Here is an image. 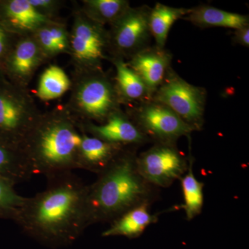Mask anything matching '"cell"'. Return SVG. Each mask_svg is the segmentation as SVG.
<instances>
[{
  "label": "cell",
  "instance_id": "cell-14",
  "mask_svg": "<svg viewBox=\"0 0 249 249\" xmlns=\"http://www.w3.org/2000/svg\"><path fill=\"white\" fill-rule=\"evenodd\" d=\"M182 19L201 29L223 27L236 30L249 26L248 15L228 12L209 5L191 8V12Z\"/></svg>",
  "mask_w": 249,
  "mask_h": 249
},
{
  "label": "cell",
  "instance_id": "cell-8",
  "mask_svg": "<svg viewBox=\"0 0 249 249\" xmlns=\"http://www.w3.org/2000/svg\"><path fill=\"white\" fill-rule=\"evenodd\" d=\"M118 93L106 78L96 77L82 85L78 95L80 109L89 119L104 122L117 105Z\"/></svg>",
  "mask_w": 249,
  "mask_h": 249
},
{
  "label": "cell",
  "instance_id": "cell-23",
  "mask_svg": "<svg viewBox=\"0 0 249 249\" xmlns=\"http://www.w3.org/2000/svg\"><path fill=\"white\" fill-rule=\"evenodd\" d=\"M37 38L41 47L48 53H58V47L49 34L48 27L41 28L37 32Z\"/></svg>",
  "mask_w": 249,
  "mask_h": 249
},
{
  "label": "cell",
  "instance_id": "cell-6",
  "mask_svg": "<svg viewBox=\"0 0 249 249\" xmlns=\"http://www.w3.org/2000/svg\"><path fill=\"white\" fill-rule=\"evenodd\" d=\"M191 157L180 151L177 144L153 143L137 155V170L152 186L168 188L186 173Z\"/></svg>",
  "mask_w": 249,
  "mask_h": 249
},
{
  "label": "cell",
  "instance_id": "cell-7",
  "mask_svg": "<svg viewBox=\"0 0 249 249\" xmlns=\"http://www.w3.org/2000/svg\"><path fill=\"white\" fill-rule=\"evenodd\" d=\"M152 8L147 5L129 7L112 24L108 37L119 55L132 58L150 46L152 38L150 29Z\"/></svg>",
  "mask_w": 249,
  "mask_h": 249
},
{
  "label": "cell",
  "instance_id": "cell-11",
  "mask_svg": "<svg viewBox=\"0 0 249 249\" xmlns=\"http://www.w3.org/2000/svg\"><path fill=\"white\" fill-rule=\"evenodd\" d=\"M109 38L102 25L94 21L80 20L76 23L72 35L73 53L80 61L97 65L104 58Z\"/></svg>",
  "mask_w": 249,
  "mask_h": 249
},
{
  "label": "cell",
  "instance_id": "cell-2",
  "mask_svg": "<svg viewBox=\"0 0 249 249\" xmlns=\"http://www.w3.org/2000/svg\"><path fill=\"white\" fill-rule=\"evenodd\" d=\"M137 155L124 148L91 184L88 185V225L112 222L139 205H151L160 188L147 182L137 167Z\"/></svg>",
  "mask_w": 249,
  "mask_h": 249
},
{
  "label": "cell",
  "instance_id": "cell-9",
  "mask_svg": "<svg viewBox=\"0 0 249 249\" xmlns=\"http://www.w3.org/2000/svg\"><path fill=\"white\" fill-rule=\"evenodd\" d=\"M87 129L93 137L123 147H134L150 142L129 116L114 111L101 124H89Z\"/></svg>",
  "mask_w": 249,
  "mask_h": 249
},
{
  "label": "cell",
  "instance_id": "cell-12",
  "mask_svg": "<svg viewBox=\"0 0 249 249\" xmlns=\"http://www.w3.org/2000/svg\"><path fill=\"white\" fill-rule=\"evenodd\" d=\"M125 147L83 134L79 150V169L98 175L104 171Z\"/></svg>",
  "mask_w": 249,
  "mask_h": 249
},
{
  "label": "cell",
  "instance_id": "cell-16",
  "mask_svg": "<svg viewBox=\"0 0 249 249\" xmlns=\"http://www.w3.org/2000/svg\"><path fill=\"white\" fill-rule=\"evenodd\" d=\"M118 94L128 102L139 103L152 100L146 85L141 77L124 60L117 59L115 62Z\"/></svg>",
  "mask_w": 249,
  "mask_h": 249
},
{
  "label": "cell",
  "instance_id": "cell-25",
  "mask_svg": "<svg viewBox=\"0 0 249 249\" xmlns=\"http://www.w3.org/2000/svg\"><path fill=\"white\" fill-rule=\"evenodd\" d=\"M232 42L236 45L249 47V26L236 29L232 37Z\"/></svg>",
  "mask_w": 249,
  "mask_h": 249
},
{
  "label": "cell",
  "instance_id": "cell-18",
  "mask_svg": "<svg viewBox=\"0 0 249 249\" xmlns=\"http://www.w3.org/2000/svg\"><path fill=\"white\" fill-rule=\"evenodd\" d=\"M6 13L11 23L23 30L37 29L47 22V18L37 11L29 0L10 1Z\"/></svg>",
  "mask_w": 249,
  "mask_h": 249
},
{
  "label": "cell",
  "instance_id": "cell-22",
  "mask_svg": "<svg viewBox=\"0 0 249 249\" xmlns=\"http://www.w3.org/2000/svg\"><path fill=\"white\" fill-rule=\"evenodd\" d=\"M15 183L0 178V215L17 219L27 197L18 195L14 189Z\"/></svg>",
  "mask_w": 249,
  "mask_h": 249
},
{
  "label": "cell",
  "instance_id": "cell-13",
  "mask_svg": "<svg viewBox=\"0 0 249 249\" xmlns=\"http://www.w3.org/2000/svg\"><path fill=\"white\" fill-rule=\"evenodd\" d=\"M150 206L144 204L129 210L109 224V228L103 232V237H139L147 227L158 222L157 214L150 212Z\"/></svg>",
  "mask_w": 249,
  "mask_h": 249
},
{
  "label": "cell",
  "instance_id": "cell-1",
  "mask_svg": "<svg viewBox=\"0 0 249 249\" xmlns=\"http://www.w3.org/2000/svg\"><path fill=\"white\" fill-rule=\"evenodd\" d=\"M47 179L43 191L27 197L16 222L24 233L44 245H70L88 227V185L73 172Z\"/></svg>",
  "mask_w": 249,
  "mask_h": 249
},
{
  "label": "cell",
  "instance_id": "cell-15",
  "mask_svg": "<svg viewBox=\"0 0 249 249\" xmlns=\"http://www.w3.org/2000/svg\"><path fill=\"white\" fill-rule=\"evenodd\" d=\"M191 9L175 8L157 3L150 14V29L155 45L164 49L168 34L174 23L182 19L191 12Z\"/></svg>",
  "mask_w": 249,
  "mask_h": 249
},
{
  "label": "cell",
  "instance_id": "cell-26",
  "mask_svg": "<svg viewBox=\"0 0 249 249\" xmlns=\"http://www.w3.org/2000/svg\"><path fill=\"white\" fill-rule=\"evenodd\" d=\"M29 1L38 11L40 9H50L54 4L53 1L49 0H29Z\"/></svg>",
  "mask_w": 249,
  "mask_h": 249
},
{
  "label": "cell",
  "instance_id": "cell-19",
  "mask_svg": "<svg viewBox=\"0 0 249 249\" xmlns=\"http://www.w3.org/2000/svg\"><path fill=\"white\" fill-rule=\"evenodd\" d=\"M70 81L60 67L51 66L44 71L39 83L37 94L45 101L55 99L69 89Z\"/></svg>",
  "mask_w": 249,
  "mask_h": 249
},
{
  "label": "cell",
  "instance_id": "cell-20",
  "mask_svg": "<svg viewBox=\"0 0 249 249\" xmlns=\"http://www.w3.org/2000/svg\"><path fill=\"white\" fill-rule=\"evenodd\" d=\"M91 20L98 24H113L129 8L124 0H90L85 1Z\"/></svg>",
  "mask_w": 249,
  "mask_h": 249
},
{
  "label": "cell",
  "instance_id": "cell-21",
  "mask_svg": "<svg viewBox=\"0 0 249 249\" xmlns=\"http://www.w3.org/2000/svg\"><path fill=\"white\" fill-rule=\"evenodd\" d=\"M38 60V48L34 41H22L15 50L11 66L16 74L29 76L35 68Z\"/></svg>",
  "mask_w": 249,
  "mask_h": 249
},
{
  "label": "cell",
  "instance_id": "cell-27",
  "mask_svg": "<svg viewBox=\"0 0 249 249\" xmlns=\"http://www.w3.org/2000/svg\"><path fill=\"white\" fill-rule=\"evenodd\" d=\"M5 42H6V35H5L4 30L0 27V55L4 52Z\"/></svg>",
  "mask_w": 249,
  "mask_h": 249
},
{
  "label": "cell",
  "instance_id": "cell-3",
  "mask_svg": "<svg viewBox=\"0 0 249 249\" xmlns=\"http://www.w3.org/2000/svg\"><path fill=\"white\" fill-rule=\"evenodd\" d=\"M83 134L65 119L35 122L20 145L33 175L52 178L79 169Z\"/></svg>",
  "mask_w": 249,
  "mask_h": 249
},
{
  "label": "cell",
  "instance_id": "cell-17",
  "mask_svg": "<svg viewBox=\"0 0 249 249\" xmlns=\"http://www.w3.org/2000/svg\"><path fill=\"white\" fill-rule=\"evenodd\" d=\"M193 164L194 158L191 157L186 173L180 178L183 196V204L181 208L184 210L188 221L193 220L199 216L204 207V184L195 176Z\"/></svg>",
  "mask_w": 249,
  "mask_h": 249
},
{
  "label": "cell",
  "instance_id": "cell-10",
  "mask_svg": "<svg viewBox=\"0 0 249 249\" xmlns=\"http://www.w3.org/2000/svg\"><path fill=\"white\" fill-rule=\"evenodd\" d=\"M173 55L155 45L134 55L127 64L146 85L152 98L171 67Z\"/></svg>",
  "mask_w": 249,
  "mask_h": 249
},
{
  "label": "cell",
  "instance_id": "cell-5",
  "mask_svg": "<svg viewBox=\"0 0 249 249\" xmlns=\"http://www.w3.org/2000/svg\"><path fill=\"white\" fill-rule=\"evenodd\" d=\"M129 118L153 143L177 144L195 132L170 108L152 99L139 103Z\"/></svg>",
  "mask_w": 249,
  "mask_h": 249
},
{
  "label": "cell",
  "instance_id": "cell-24",
  "mask_svg": "<svg viewBox=\"0 0 249 249\" xmlns=\"http://www.w3.org/2000/svg\"><path fill=\"white\" fill-rule=\"evenodd\" d=\"M49 34L58 47L59 52L65 50L67 45V37L65 31L61 28L48 27Z\"/></svg>",
  "mask_w": 249,
  "mask_h": 249
},
{
  "label": "cell",
  "instance_id": "cell-4",
  "mask_svg": "<svg viewBox=\"0 0 249 249\" xmlns=\"http://www.w3.org/2000/svg\"><path fill=\"white\" fill-rule=\"evenodd\" d=\"M206 98L204 88L190 84L170 67L152 99L170 108L195 131H201Z\"/></svg>",
  "mask_w": 249,
  "mask_h": 249
}]
</instances>
